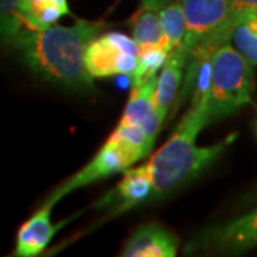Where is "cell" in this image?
<instances>
[{
  "label": "cell",
  "instance_id": "obj_1",
  "mask_svg": "<svg viewBox=\"0 0 257 257\" xmlns=\"http://www.w3.org/2000/svg\"><path fill=\"white\" fill-rule=\"evenodd\" d=\"M103 23L77 20L73 26L53 25L43 30L23 29L13 47L28 67L46 82L67 90L99 92L86 69V49L99 36Z\"/></svg>",
  "mask_w": 257,
  "mask_h": 257
},
{
  "label": "cell",
  "instance_id": "obj_2",
  "mask_svg": "<svg viewBox=\"0 0 257 257\" xmlns=\"http://www.w3.org/2000/svg\"><path fill=\"white\" fill-rule=\"evenodd\" d=\"M206 77L200 84V90L194 94L190 109L180 120L173 135L147 162L153 180L152 202L162 200L192 183L220 159L233 140V136H230L213 146H197L196 143L199 133L210 123Z\"/></svg>",
  "mask_w": 257,
  "mask_h": 257
},
{
  "label": "cell",
  "instance_id": "obj_3",
  "mask_svg": "<svg viewBox=\"0 0 257 257\" xmlns=\"http://www.w3.org/2000/svg\"><path fill=\"white\" fill-rule=\"evenodd\" d=\"M254 64L230 42L216 47L209 59L206 96L210 121L227 117L251 101Z\"/></svg>",
  "mask_w": 257,
  "mask_h": 257
},
{
  "label": "cell",
  "instance_id": "obj_4",
  "mask_svg": "<svg viewBox=\"0 0 257 257\" xmlns=\"http://www.w3.org/2000/svg\"><path fill=\"white\" fill-rule=\"evenodd\" d=\"M140 159L143 157L133 147L128 146L126 142L120 140L119 138L110 135L92 160L82 167L76 175L70 176L60 186H57L45 202L56 204L64 196L80 187L89 186L117 173H124L130 166L139 162Z\"/></svg>",
  "mask_w": 257,
  "mask_h": 257
},
{
  "label": "cell",
  "instance_id": "obj_5",
  "mask_svg": "<svg viewBox=\"0 0 257 257\" xmlns=\"http://www.w3.org/2000/svg\"><path fill=\"white\" fill-rule=\"evenodd\" d=\"M138 43L120 32L103 33L93 39L86 49V69L93 79L133 76L139 63Z\"/></svg>",
  "mask_w": 257,
  "mask_h": 257
},
{
  "label": "cell",
  "instance_id": "obj_6",
  "mask_svg": "<svg viewBox=\"0 0 257 257\" xmlns=\"http://www.w3.org/2000/svg\"><path fill=\"white\" fill-rule=\"evenodd\" d=\"M257 247V206L246 214L202 230L184 247L186 254H240Z\"/></svg>",
  "mask_w": 257,
  "mask_h": 257
},
{
  "label": "cell",
  "instance_id": "obj_7",
  "mask_svg": "<svg viewBox=\"0 0 257 257\" xmlns=\"http://www.w3.org/2000/svg\"><path fill=\"white\" fill-rule=\"evenodd\" d=\"M152 196H153V180L146 163L132 169L128 167L123 173L120 183L114 186L110 192L106 193L96 203V207L110 209L111 211L109 216L114 217L117 214L136 207L139 204L152 202Z\"/></svg>",
  "mask_w": 257,
  "mask_h": 257
},
{
  "label": "cell",
  "instance_id": "obj_8",
  "mask_svg": "<svg viewBox=\"0 0 257 257\" xmlns=\"http://www.w3.org/2000/svg\"><path fill=\"white\" fill-rule=\"evenodd\" d=\"M183 6L187 32L183 46L192 55L193 50L220 28L227 19L231 0H180Z\"/></svg>",
  "mask_w": 257,
  "mask_h": 257
},
{
  "label": "cell",
  "instance_id": "obj_9",
  "mask_svg": "<svg viewBox=\"0 0 257 257\" xmlns=\"http://www.w3.org/2000/svg\"><path fill=\"white\" fill-rule=\"evenodd\" d=\"M180 240L159 221H149L135 230L120 251L123 257H175Z\"/></svg>",
  "mask_w": 257,
  "mask_h": 257
},
{
  "label": "cell",
  "instance_id": "obj_10",
  "mask_svg": "<svg viewBox=\"0 0 257 257\" xmlns=\"http://www.w3.org/2000/svg\"><path fill=\"white\" fill-rule=\"evenodd\" d=\"M55 204L43 202L32 217L25 221L16 234V246L13 256L18 257H35L45 251L49 243L55 237L56 231L62 227L63 223L53 224L52 210Z\"/></svg>",
  "mask_w": 257,
  "mask_h": 257
},
{
  "label": "cell",
  "instance_id": "obj_11",
  "mask_svg": "<svg viewBox=\"0 0 257 257\" xmlns=\"http://www.w3.org/2000/svg\"><path fill=\"white\" fill-rule=\"evenodd\" d=\"M156 80L157 77L152 79L150 82L145 84L133 86L127 103H126V107L123 110V116L120 119L121 123L135 124L143 128L146 136L153 145L163 124V120L159 116V111L153 101Z\"/></svg>",
  "mask_w": 257,
  "mask_h": 257
},
{
  "label": "cell",
  "instance_id": "obj_12",
  "mask_svg": "<svg viewBox=\"0 0 257 257\" xmlns=\"http://www.w3.org/2000/svg\"><path fill=\"white\" fill-rule=\"evenodd\" d=\"M189 60H190V53L182 45L169 55L165 66L162 67L160 73L157 76L153 101L159 111V116L163 121L175 104L176 94L180 87V83L183 80L184 67L189 63Z\"/></svg>",
  "mask_w": 257,
  "mask_h": 257
},
{
  "label": "cell",
  "instance_id": "obj_13",
  "mask_svg": "<svg viewBox=\"0 0 257 257\" xmlns=\"http://www.w3.org/2000/svg\"><path fill=\"white\" fill-rule=\"evenodd\" d=\"M67 0H20L19 16L23 29L43 30L69 15Z\"/></svg>",
  "mask_w": 257,
  "mask_h": 257
},
{
  "label": "cell",
  "instance_id": "obj_14",
  "mask_svg": "<svg viewBox=\"0 0 257 257\" xmlns=\"http://www.w3.org/2000/svg\"><path fill=\"white\" fill-rule=\"evenodd\" d=\"M130 23L132 35L135 42L138 43L140 52L150 49H162L169 53L165 33L160 23V10L140 6L132 16Z\"/></svg>",
  "mask_w": 257,
  "mask_h": 257
},
{
  "label": "cell",
  "instance_id": "obj_15",
  "mask_svg": "<svg viewBox=\"0 0 257 257\" xmlns=\"http://www.w3.org/2000/svg\"><path fill=\"white\" fill-rule=\"evenodd\" d=\"M160 23L166 37L167 50L172 53L183 45L187 25L180 0H170L160 9Z\"/></svg>",
  "mask_w": 257,
  "mask_h": 257
},
{
  "label": "cell",
  "instance_id": "obj_16",
  "mask_svg": "<svg viewBox=\"0 0 257 257\" xmlns=\"http://www.w3.org/2000/svg\"><path fill=\"white\" fill-rule=\"evenodd\" d=\"M167 57L169 53L162 49H150L140 52L138 69L132 76L133 86H140L150 82L152 79H156L159 70H162V67L165 66Z\"/></svg>",
  "mask_w": 257,
  "mask_h": 257
},
{
  "label": "cell",
  "instance_id": "obj_17",
  "mask_svg": "<svg viewBox=\"0 0 257 257\" xmlns=\"http://www.w3.org/2000/svg\"><path fill=\"white\" fill-rule=\"evenodd\" d=\"M20 0H0V19H2V43L3 46H13L19 33L23 30L19 16Z\"/></svg>",
  "mask_w": 257,
  "mask_h": 257
},
{
  "label": "cell",
  "instance_id": "obj_18",
  "mask_svg": "<svg viewBox=\"0 0 257 257\" xmlns=\"http://www.w3.org/2000/svg\"><path fill=\"white\" fill-rule=\"evenodd\" d=\"M251 9H257V0H231L230 13L227 19L224 20V23L233 20L234 18H237L243 12H247V10Z\"/></svg>",
  "mask_w": 257,
  "mask_h": 257
},
{
  "label": "cell",
  "instance_id": "obj_19",
  "mask_svg": "<svg viewBox=\"0 0 257 257\" xmlns=\"http://www.w3.org/2000/svg\"><path fill=\"white\" fill-rule=\"evenodd\" d=\"M257 204V184L250 190L244 194V197H243V200H241V206L243 207H247V206H254Z\"/></svg>",
  "mask_w": 257,
  "mask_h": 257
},
{
  "label": "cell",
  "instance_id": "obj_20",
  "mask_svg": "<svg viewBox=\"0 0 257 257\" xmlns=\"http://www.w3.org/2000/svg\"><path fill=\"white\" fill-rule=\"evenodd\" d=\"M169 2H170V0H142V2H140V6L160 10L165 5H167Z\"/></svg>",
  "mask_w": 257,
  "mask_h": 257
}]
</instances>
